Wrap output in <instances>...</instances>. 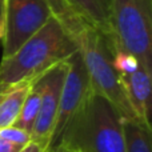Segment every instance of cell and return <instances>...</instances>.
<instances>
[{"label":"cell","mask_w":152,"mask_h":152,"mask_svg":"<svg viewBox=\"0 0 152 152\" xmlns=\"http://www.w3.org/2000/svg\"><path fill=\"white\" fill-rule=\"evenodd\" d=\"M50 1L52 15L61 23L77 47V52L91 79L92 91L107 97L123 118H134L135 113L127 102L113 68V37L80 19L61 0Z\"/></svg>","instance_id":"1"},{"label":"cell","mask_w":152,"mask_h":152,"mask_svg":"<svg viewBox=\"0 0 152 152\" xmlns=\"http://www.w3.org/2000/svg\"><path fill=\"white\" fill-rule=\"evenodd\" d=\"M77 47L61 23L51 19L15 52L0 61V86L7 87L24 80H36L39 76L66 61Z\"/></svg>","instance_id":"2"},{"label":"cell","mask_w":152,"mask_h":152,"mask_svg":"<svg viewBox=\"0 0 152 152\" xmlns=\"http://www.w3.org/2000/svg\"><path fill=\"white\" fill-rule=\"evenodd\" d=\"M121 121L118 108L107 97L91 91L66 126L58 144L79 152H126Z\"/></svg>","instance_id":"3"},{"label":"cell","mask_w":152,"mask_h":152,"mask_svg":"<svg viewBox=\"0 0 152 152\" xmlns=\"http://www.w3.org/2000/svg\"><path fill=\"white\" fill-rule=\"evenodd\" d=\"M111 31L118 47L152 69V0H111Z\"/></svg>","instance_id":"4"},{"label":"cell","mask_w":152,"mask_h":152,"mask_svg":"<svg viewBox=\"0 0 152 152\" xmlns=\"http://www.w3.org/2000/svg\"><path fill=\"white\" fill-rule=\"evenodd\" d=\"M3 58L11 56L52 16L50 0H5Z\"/></svg>","instance_id":"5"},{"label":"cell","mask_w":152,"mask_h":152,"mask_svg":"<svg viewBox=\"0 0 152 152\" xmlns=\"http://www.w3.org/2000/svg\"><path fill=\"white\" fill-rule=\"evenodd\" d=\"M66 63L67 71L66 76H64L63 87H61L58 116H56L48 152L52 148H55V145L59 143V139H60L66 126L72 119V116L77 112L80 105L83 104V102L92 91L91 79H89V75L79 52L74 53L71 58L67 59Z\"/></svg>","instance_id":"6"},{"label":"cell","mask_w":152,"mask_h":152,"mask_svg":"<svg viewBox=\"0 0 152 152\" xmlns=\"http://www.w3.org/2000/svg\"><path fill=\"white\" fill-rule=\"evenodd\" d=\"M66 61L52 67L35 80V84L40 89V110L35 126L31 131V140L43 145L47 152L52 139L56 116H58L61 87L67 71Z\"/></svg>","instance_id":"7"},{"label":"cell","mask_w":152,"mask_h":152,"mask_svg":"<svg viewBox=\"0 0 152 152\" xmlns=\"http://www.w3.org/2000/svg\"><path fill=\"white\" fill-rule=\"evenodd\" d=\"M126 99L128 102L135 116L142 120L151 123V89H152V69L140 64L134 72L119 75Z\"/></svg>","instance_id":"8"},{"label":"cell","mask_w":152,"mask_h":152,"mask_svg":"<svg viewBox=\"0 0 152 152\" xmlns=\"http://www.w3.org/2000/svg\"><path fill=\"white\" fill-rule=\"evenodd\" d=\"M61 3L84 21L112 36L111 0H61Z\"/></svg>","instance_id":"9"},{"label":"cell","mask_w":152,"mask_h":152,"mask_svg":"<svg viewBox=\"0 0 152 152\" xmlns=\"http://www.w3.org/2000/svg\"><path fill=\"white\" fill-rule=\"evenodd\" d=\"M35 80H24L4 87L0 96V128L16 121L23 103Z\"/></svg>","instance_id":"10"},{"label":"cell","mask_w":152,"mask_h":152,"mask_svg":"<svg viewBox=\"0 0 152 152\" xmlns=\"http://www.w3.org/2000/svg\"><path fill=\"white\" fill-rule=\"evenodd\" d=\"M126 152H152L151 123L136 118H123Z\"/></svg>","instance_id":"11"},{"label":"cell","mask_w":152,"mask_h":152,"mask_svg":"<svg viewBox=\"0 0 152 152\" xmlns=\"http://www.w3.org/2000/svg\"><path fill=\"white\" fill-rule=\"evenodd\" d=\"M39 110H40V89L39 87L35 84H32L31 89H29L28 95H27L26 100L23 103V107H21L19 116L16 119V121L12 126L19 127L20 129L28 132L31 135V131L35 126V121L37 119L39 115Z\"/></svg>","instance_id":"12"},{"label":"cell","mask_w":152,"mask_h":152,"mask_svg":"<svg viewBox=\"0 0 152 152\" xmlns=\"http://www.w3.org/2000/svg\"><path fill=\"white\" fill-rule=\"evenodd\" d=\"M140 64H142L140 60L134 53L128 52V51L123 50V48L118 47L115 44V51H113V68H115L118 76L131 74Z\"/></svg>","instance_id":"13"},{"label":"cell","mask_w":152,"mask_h":152,"mask_svg":"<svg viewBox=\"0 0 152 152\" xmlns=\"http://www.w3.org/2000/svg\"><path fill=\"white\" fill-rule=\"evenodd\" d=\"M0 137L13 143V144L21 145V147H24L31 142V135L16 126H8L4 128H0Z\"/></svg>","instance_id":"14"},{"label":"cell","mask_w":152,"mask_h":152,"mask_svg":"<svg viewBox=\"0 0 152 152\" xmlns=\"http://www.w3.org/2000/svg\"><path fill=\"white\" fill-rule=\"evenodd\" d=\"M21 148H23L21 145L13 144V143L0 137V152H19Z\"/></svg>","instance_id":"15"},{"label":"cell","mask_w":152,"mask_h":152,"mask_svg":"<svg viewBox=\"0 0 152 152\" xmlns=\"http://www.w3.org/2000/svg\"><path fill=\"white\" fill-rule=\"evenodd\" d=\"M19 152H47V150H45L43 145H40V144H37V143H35V142H29L28 144H26L23 148H21Z\"/></svg>","instance_id":"16"},{"label":"cell","mask_w":152,"mask_h":152,"mask_svg":"<svg viewBox=\"0 0 152 152\" xmlns=\"http://www.w3.org/2000/svg\"><path fill=\"white\" fill-rule=\"evenodd\" d=\"M50 152H79V151H76L71 147H67V145H64V144H58L53 150H51Z\"/></svg>","instance_id":"17"},{"label":"cell","mask_w":152,"mask_h":152,"mask_svg":"<svg viewBox=\"0 0 152 152\" xmlns=\"http://www.w3.org/2000/svg\"><path fill=\"white\" fill-rule=\"evenodd\" d=\"M5 36V23H4V16L0 18V43H3Z\"/></svg>","instance_id":"18"},{"label":"cell","mask_w":152,"mask_h":152,"mask_svg":"<svg viewBox=\"0 0 152 152\" xmlns=\"http://www.w3.org/2000/svg\"><path fill=\"white\" fill-rule=\"evenodd\" d=\"M4 3L5 0H0V18H3L4 15Z\"/></svg>","instance_id":"19"},{"label":"cell","mask_w":152,"mask_h":152,"mask_svg":"<svg viewBox=\"0 0 152 152\" xmlns=\"http://www.w3.org/2000/svg\"><path fill=\"white\" fill-rule=\"evenodd\" d=\"M3 89H4V87H3V86H0V96H1V92H3Z\"/></svg>","instance_id":"20"}]
</instances>
